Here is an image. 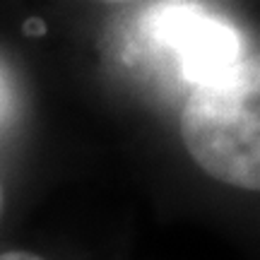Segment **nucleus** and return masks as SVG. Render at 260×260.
Returning <instances> with one entry per match:
<instances>
[{"mask_svg":"<svg viewBox=\"0 0 260 260\" xmlns=\"http://www.w3.org/2000/svg\"><path fill=\"white\" fill-rule=\"evenodd\" d=\"M102 3H113L116 5V3H128V0H102Z\"/></svg>","mask_w":260,"mask_h":260,"instance_id":"obj_6","label":"nucleus"},{"mask_svg":"<svg viewBox=\"0 0 260 260\" xmlns=\"http://www.w3.org/2000/svg\"><path fill=\"white\" fill-rule=\"evenodd\" d=\"M260 73L248 56L224 82L193 87L181 113V138L205 174L243 190L260 188Z\"/></svg>","mask_w":260,"mask_h":260,"instance_id":"obj_1","label":"nucleus"},{"mask_svg":"<svg viewBox=\"0 0 260 260\" xmlns=\"http://www.w3.org/2000/svg\"><path fill=\"white\" fill-rule=\"evenodd\" d=\"M152 34L193 87L224 82L243 65L241 39L226 22L198 8H171L152 22Z\"/></svg>","mask_w":260,"mask_h":260,"instance_id":"obj_2","label":"nucleus"},{"mask_svg":"<svg viewBox=\"0 0 260 260\" xmlns=\"http://www.w3.org/2000/svg\"><path fill=\"white\" fill-rule=\"evenodd\" d=\"M0 260H44V258H39V255L27 253V251H8L0 255Z\"/></svg>","mask_w":260,"mask_h":260,"instance_id":"obj_4","label":"nucleus"},{"mask_svg":"<svg viewBox=\"0 0 260 260\" xmlns=\"http://www.w3.org/2000/svg\"><path fill=\"white\" fill-rule=\"evenodd\" d=\"M0 205H3V190H0Z\"/></svg>","mask_w":260,"mask_h":260,"instance_id":"obj_7","label":"nucleus"},{"mask_svg":"<svg viewBox=\"0 0 260 260\" xmlns=\"http://www.w3.org/2000/svg\"><path fill=\"white\" fill-rule=\"evenodd\" d=\"M24 31H27L29 37H41L46 31V24L41 19H29L27 24H24Z\"/></svg>","mask_w":260,"mask_h":260,"instance_id":"obj_5","label":"nucleus"},{"mask_svg":"<svg viewBox=\"0 0 260 260\" xmlns=\"http://www.w3.org/2000/svg\"><path fill=\"white\" fill-rule=\"evenodd\" d=\"M15 111V89H12V80H10L8 70L0 65V125L8 121Z\"/></svg>","mask_w":260,"mask_h":260,"instance_id":"obj_3","label":"nucleus"}]
</instances>
